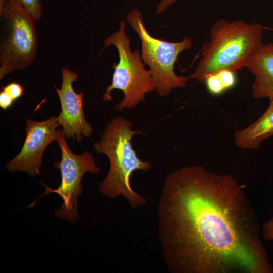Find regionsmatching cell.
Masks as SVG:
<instances>
[{"label": "cell", "mask_w": 273, "mask_h": 273, "mask_svg": "<svg viewBox=\"0 0 273 273\" xmlns=\"http://www.w3.org/2000/svg\"><path fill=\"white\" fill-rule=\"evenodd\" d=\"M162 256L172 273H272L241 185L201 166L169 174L157 211Z\"/></svg>", "instance_id": "cell-1"}, {"label": "cell", "mask_w": 273, "mask_h": 273, "mask_svg": "<svg viewBox=\"0 0 273 273\" xmlns=\"http://www.w3.org/2000/svg\"><path fill=\"white\" fill-rule=\"evenodd\" d=\"M132 123L121 116L108 121L101 133L100 139L93 147L98 153L107 156L110 168L105 179L99 184L100 192L114 199L122 195L134 209L145 205L146 200L135 192L130 183V178L136 170L148 171L151 168L149 161H143L133 148L131 139L140 130H132Z\"/></svg>", "instance_id": "cell-2"}, {"label": "cell", "mask_w": 273, "mask_h": 273, "mask_svg": "<svg viewBox=\"0 0 273 273\" xmlns=\"http://www.w3.org/2000/svg\"><path fill=\"white\" fill-rule=\"evenodd\" d=\"M265 27L242 19L216 21L211 28L210 40L201 50L197 67L189 78L204 83L210 75L229 69L236 72L262 43Z\"/></svg>", "instance_id": "cell-3"}, {"label": "cell", "mask_w": 273, "mask_h": 273, "mask_svg": "<svg viewBox=\"0 0 273 273\" xmlns=\"http://www.w3.org/2000/svg\"><path fill=\"white\" fill-rule=\"evenodd\" d=\"M0 79L31 65L38 48L35 21L15 0H0Z\"/></svg>", "instance_id": "cell-4"}, {"label": "cell", "mask_w": 273, "mask_h": 273, "mask_svg": "<svg viewBox=\"0 0 273 273\" xmlns=\"http://www.w3.org/2000/svg\"><path fill=\"white\" fill-rule=\"evenodd\" d=\"M126 25L125 21H121L119 30L104 42L105 48L114 46L117 49L119 61L112 65L114 69L112 83L106 87L102 97L104 101H111L112 90H122L124 98L114 107L119 111L134 108L140 101H145L146 93L155 89L151 72L145 68L140 51L131 49L130 40L125 33Z\"/></svg>", "instance_id": "cell-5"}, {"label": "cell", "mask_w": 273, "mask_h": 273, "mask_svg": "<svg viewBox=\"0 0 273 273\" xmlns=\"http://www.w3.org/2000/svg\"><path fill=\"white\" fill-rule=\"evenodd\" d=\"M126 19L141 41V57L150 68L158 95L165 96L173 89L186 86L189 77L176 75L174 66L179 54L192 47L191 39L186 37L181 41L171 42L153 37L146 30L138 9L129 12Z\"/></svg>", "instance_id": "cell-6"}, {"label": "cell", "mask_w": 273, "mask_h": 273, "mask_svg": "<svg viewBox=\"0 0 273 273\" xmlns=\"http://www.w3.org/2000/svg\"><path fill=\"white\" fill-rule=\"evenodd\" d=\"M65 138L62 130L58 131L56 141L61 149L62 157L61 159L55 162L54 165L60 171V185L57 189H53L43 183L41 184L46 188L42 195L54 192L58 194L63 200L62 205L55 211L56 217L76 223L80 219L77 206L78 197L83 192V187L81 185L82 178L87 172L99 174L100 170L96 165L94 156L88 150L81 155L73 153L69 149Z\"/></svg>", "instance_id": "cell-7"}, {"label": "cell", "mask_w": 273, "mask_h": 273, "mask_svg": "<svg viewBox=\"0 0 273 273\" xmlns=\"http://www.w3.org/2000/svg\"><path fill=\"white\" fill-rule=\"evenodd\" d=\"M57 117L42 121H26V136L18 154L6 164L11 172H26L34 177L40 173L42 157L47 146L57 141L59 126Z\"/></svg>", "instance_id": "cell-8"}, {"label": "cell", "mask_w": 273, "mask_h": 273, "mask_svg": "<svg viewBox=\"0 0 273 273\" xmlns=\"http://www.w3.org/2000/svg\"><path fill=\"white\" fill-rule=\"evenodd\" d=\"M62 82L60 89L55 85L60 99L61 112L57 117V122L62 127L66 138L77 139L79 142L82 136L90 137L93 129L86 120L83 109L84 93L78 94L74 90L72 84L78 78V74L67 67L62 69Z\"/></svg>", "instance_id": "cell-9"}, {"label": "cell", "mask_w": 273, "mask_h": 273, "mask_svg": "<svg viewBox=\"0 0 273 273\" xmlns=\"http://www.w3.org/2000/svg\"><path fill=\"white\" fill-rule=\"evenodd\" d=\"M254 76L252 86L254 98L273 99V43L260 44L244 65Z\"/></svg>", "instance_id": "cell-10"}, {"label": "cell", "mask_w": 273, "mask_h": 273, "mask_svg": "<svg viewBox=\"0 0 273 273\" xmlns=\"http://www.w3.org/2000/svg\"><path fill=\"white\" fill-rule=\"evenodd\" d=\"M264 113L247 127L235 131L234 142L243 149H257L265 140L273 136V99Z\"/></svg>", "instance_id": "cell-11"}, {"label": "cell", "mask_w": 273, "mask_h": 273, "mask_svg": "<svg viewBox=\"0 0 273 273\" xmlns=\"http://www.w3.org/2000/svg\"><path fill=\"white\" fill-rule=\"evenodd\" d=\"M30 15L35 22L39 21L43 14L41 0H15Z\"/></svg>", "instance_id": "cell-12"}, {"label": "cell", "mask_w": 273, "mask_h": 273, "mask_svg": "<svg viewBox=\"0 0 273 273\" xmlns=\"http://www.w3.org/2000/svg\"><path fill=\"white\" fill-rule=\"evenodd\" d=\"M204 83L208 92L212 95H219L226 90L217 73L208 76Z\"/></svg>", "instance_id": "cell-13"}, {"label": "cell", "mask_w": 273, "mask_h": 273, "mask_svg": "<svg viewBox=\"0 0 273 273\" xmlns=\"http://www.w3.org/2000/svg\"><path fill=\"white\" fill-rule=\"evenodd\" d=\"M235 73V71L229 69L223 70L216 73L226 90L233 87L236 84Z\"/></svg>", "instance_id": "cell-14"}, {"label": "cell", "mask_w": 273, "mask_h": 273, "mask_svg": "<svg viewBox=\"0 0 273 273\" xmlns=\"http://www.w3.org/2000/svg\"><path fill=\"white\" fill-rule=\"evenodd\" d=\"M2 89L5 91L14 101L21 97L24 92L22 85L15 82L3 86Z\"/></svg>", "instance_id": "cell-15"}, {"label": "cell", "mask_w": 273, "mask_h": 273, "mask_svg": "<svg viewBox=\"0 0 273 273\" xmlns=\"http://www.w3.org/2000/svg\"><path fill=\"white\" fill-rule=\"evenodd\" d=\"M263 236L266 240H273V217L266 221L263 225Z\"/></svg>", "instance_id": "cell-16"}, {"label": "cell", "mask_w": 273, "mask_h": 273, "mask_svg": "<svg viewBox=\"0 0 273 273\" xmlns=\"http://www.w3.org/2000/svg\"><path fill=\"white\" fill-rule=\"evenodd\" d=\"M15 101L3 90L0 92V107L4 110L10 108Z\"/></svg>", "instance_id": "cell-17"}, {"label": "cell", "mask_w": 273, "mask_h": 273, "mask_svg": "<svg viewBox=\"0 0 273 273\" xmlns=\"http://www.w3.org/2000/svg\"><path fill=\"white\" fill-rule=\"evenodd\" d=\"M177 0H162L157 5L156 13L160 14L165 11L170 6L174 4Z\"/></svg>", "instance_id": "cell-18"}, {"label": "cell", "mask_w": 273, "mask_h": 273, "mask_svg": "<svg viewBox=\"0 0 273 273\" xmlns=\"http://www.w3.org/2000/svg\"><path fill=\"white\" fill-rule=\"evenodd\" d=\"M273 30V29H272Z\"/></svg>", "instance_id": "cell-19"}]
</instances>
